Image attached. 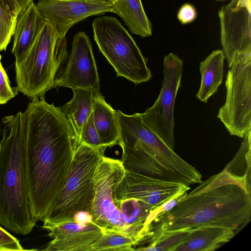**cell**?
Instances as JSON below:
<instances>
[{
	"label": "cell",
	"mask_w": 251,
	"mask_h": 251,
	"mask_svg": "<svg viewBox=\"0 0 251 251\" xmlns=\"http://www.w3.org/2000/svg\"><path fill=\"white\" fill-rule=\"evenodd\" d=\"M23 113L29 196L34 219L44 221L62 189L79 144L59 107L40 97Z\"/></svg>",
	"instance_id": "obj_1"
},
{
	"label": "cell",
	"mask_w": 251,
	"mask_h": 251,
	"mask_svg": "<svg viewBox=\"0 0 251 251\" xmlns=\"http://www.w3.org/2000/svg\"><path fill=\"white\" fill-rule=\"evenodd\" d=\"M68 58L66 35L46 21L24 58L15 64L17 89L30 99L42 97L56 87Z\"/></svg>",
	"instance_id": "obj_4"
},
{
	"label": "cell",
	"mask_w": 251,
	"mask_h": 251,
	"mask_svg": "<svg viewBox=\"0 0 251 251\" xmlns=\"http://www.w3.org/2000/svg\"><path fill=\"white\" fill-rule=\"evenodd\" d=\"M251 0H231L219 11L223 51L229 67L238 55L251 54Z\"/></svg>",
	"instance_id": "obj_11"
},
{
	"label": "cell",
	"mask_w": 251,
	"mask_h": 251,
	"mask_svg": "<svg viewBox=\"0 0 251 251\" xmlns=\"http://www.w3.org/2000/svg\"><path fill=\"white\" fill-rule=\"evenodd\" d=\"M183 62L170 53L163 59L164 79L153 105L141 115L147 126L169 148L174 150V106L181 84Z\"/></svg>",
	"instance_id": "obj_9"
},
{
	"label": "cell",
	"mask_w": 251,
	"mask_h": 251,
	"mask_svg": "<svg viewBox=\"0 0 251 251\" xmlns=\"http://www.w3.org/2000/svg\"><path fill=\"white\" fill-rule=\"evenodd\" d=\"M225 59L223 50H216L200 63L201 82L196 97L200 101L206 103L218 92L223 82Z\"/></svg>",
	"instance_id": "obj_18"
},
{
	"label": "cell",
	"mask_w": 251,
	"mask_h": 251,
	"mask_svg": "<svg viewBox=\"0 0 251 251\" xmlns=\"http://www.w3.org/2000/svg\"><path fill=\"white\" fill-rule=\"evenodd\" d=\"M111 12L122 19L132 33L142 37L151 35V24L141 0H117L112 3Z\"/></svg>",
	"instance_id": "obj_20"
},
{
	"label": "cell",
	"mask_w": 251,
	"mask_h": 251,
	"mask_svg": "<svg viewBox=\"0 0 251 251\" xmlns=\"http://www.w3.org/2000/svg\"><path fill=\"white\" fill-rule=\"evenodd\" d=\"M93 94V116L100 141L106 148L118 145L120 131L116 111L105 101L100 92Z\"/></svg>",
	"instance_id": "obj_17"
},
{
	"label": "cell",
	"mask_w": 251,
	"mask_h": 251,
	"mask_svg": "<svg viewBox=\"0 0 251 251\" xmlns=\"http://www.w3.org/2000/svg\"><path fill=\"white\" fill-rule=\"evenodd\" d=\"M46 21L34 1L18 15L12 50L15 64L19 63L24 58Z\"/></svg>",
	"instance_id": "obj_15"
},
{
	"label": "cell",
	"mask_w": 251,
	"mask_h": 251,
	"mask_svg": "<svg viewBox=\"0 0 251 251\" xmlns=\"http://www.w3.org/2000/svg\"><path fill=\"white\" fill-rule=\"evenodd\" d=\"M189 189V186L183 183L161 180L125 169L117 187L115 198L117 205L121 201L133 199L156 210Z\"/></svg>",
	"instance_id": "obj_10"
},
{
	"label": "cell",
	"mask_w": 251,
	"mask_h": 251,
	"mask_svg": "<svg viewBox=\"0 0 251 251\" xmlns=\"http://www.w3.org/2000/svg\"><path fill=\"white\" fill-rule=\"evenodd\" d=\"M0 141V225L14 233H30L34 219L29 196L23 113L3 118Z\"/></svg>",
	"instance_id": "obj_3"
},
{
	"label": "cell",
	"mask_w": 251,
	"mask_h": 251,
	"mask_svg": "<svg viewBox=\"0 0 251 251\" xmlns=\"http://www.w3.org/2000/svg\"><path fill=\"white\" fill-rule=\"evenodd\" d=\"M23 250L19 240L0 226V251Z\"/></svg>",
	"instance_id": "obj_27"
},
{
	"label": "cell",
	"mask_w": 251,
	"mask_h": 251,
	"mask_svg": "<svg viewBox=\"0 0 251 251\" xmlns=\"http://www.w3.org/2000/svg\"><path fill=\"white\" fill-rule=\"evenodd\" d=\"M105 148L79 143L64 185L57 196L43 226L73 221L79 212L90 214L95 195V174Z\"/></svg>",
	"instance_id": "obj_5"
},
{
	"label": "cell",
	"mask_w": 251,
	"mask_h": 251,
	"mask_svg": "<svg viewBox=\"0 0 251 251\" xmlns=\"http://www.w3.org/2000/svg\"><path fill=\"white\" fill-rule=\"evenodd\" d=\"M226 75V99L217 118L231 135L243 138L251 131V54L238 55Z\"/></svg>",
	"instance_id": "obj_7"
},
{
	"label": "cell",
	"mask_w": 251,
	"mask_h": 251,
	"mask_svg": "<svg viewBox=\"0 0 251 251\" xmlns=\"http://www.w3.org/2000/svg\"><path fill=\"white\" fill-rule=\"evenodd\" d=\"M17 16L0 0V52L5 50L13 36Z\"/></svg>",
	"instance_id": "obj_24"
},
{
	"label": "cell",
	"mask_w": 251,
	"mask_h": 251,
	"mask_svg": "<svg viewBox=\"0 0 251 251\" xmlns=\"http://www.w3.org/2000/svg\"><path fill=\"white\" fill-rule=\"evenodd\" d=\"M251 185L224 169L189 193L170 209L158 214L150 236L183 228L218 226L234 230L251 219Z\"/></svg>",
	"instance_id": "obj_2"
},
{
	"label": "cell",
	"mask_w": 251,
	"mask_h": 251,
	"mask_svg": "<svg viewBox=\"0 0 251 251\" xmlns=\"http://www.w3.org/2000/svg\"><path fill=\"white\" fill-rule=\"evenodd\" d=\"M17 87H12L8 77L3 69L0 56V104L6 103L18 94Z\"/></svg>",
	"instance_id": "obj_26"
},
{
	"label": "cell",
	"mask_w": 251,
	"mask_h": 251,
	"mask_svg": "<svg viewBox=\"0 0 251 251\" xmlns=\"http://www.w3.org/2000/svg\"><path fill=\"white\" fill-rule=\"evenodd\" d=\"M193 228L160 233L149 237L147 247L134 249V251H176L188 238Z\"/></svg>",
	"instance_id": "obj_22"
},
{
	"label": "cell",
	"mask_w": 251,
	"mask_h": 251,
	"mask_svg": "<svg viewBox=\"0 0 251 251\" xmlns=\"http://www.w3.org/2000/svg\"><path fill=\"white\" fill-rule=\"evenodd\" d=\"M251 137V131L245 135L236 155L224 169L230 174L244 179L250 185Z\"/></svg>",
	"instance_id": "obj_23"
},
{
	"label": "cell",
	"mask_w": 251,
	"mask_h": 251,
	"mask_svg": "<svg viewBox=\"0 0 251 251\" xmlns=\"http://www.w3.org/2000/svg\"><path fill=\"white\" fill-rule=\"evenodd\" d=\"M17 16L34 0H2Z\"/></svg>",
	"instance_id": "obj_29"
},
{
	"label": "cell",
	"mask_w": 251,
	"mask_h": 251,
	"mask_svg": "<svg viewBox=\"0 0 251 251\" xmlns=\"http://www.w3.org/2000/svg\"><path fill=\"white\" fill-rule=\"evenodd\" d=\"M125 172L121 160L102 157L95 172V195L90 215L92 221L102 228L132 236L122 221L115 198L117 187Z\"/></svg>",
	"instance_id": "obj_8"
},
{
	"label": "cell",
	"mask_w": 251,
	"mask_h": 251,
	"mask_svg": "<svg viewBox=\"0 0 251 251\" xmlns=\"http://www.w3.org/2000/svg\"><path fill=\"white\" fill-rule=\"evenodd\" d=\"M72 90L73 98L59 108L67 118L79 143L83 126L93 110L94 94L88 89L76 88Z\"/></svg>",
	"instance_id": "obj_19"
},
{
	"label": "cell",
	"mask_w": 251,
	"mask_h": 251,
	"mask_svg": "<svg viewBox=\"0 0 251 251\" xmlns=\"http://www.w3.org/2000/svg\"><path fill=\"white\" fill-rule=\"evenodd\" d=\"M103 234L92 245V251H132L141 243L139 239L120 232L104 229Z\"/></svg>",
	"instance_id": "obj_21"
},
{
	"label": "cell",
	"mask_w": 251,
	"mask_h": 251,
	"mask_svg": "<svg viewBox=\"0 0 251 251\" xmlns=\"http://www.w3.org/2000/svg\"><path fill=\"white\" fill-rule=\"evenodd\" d=\"M80 88L100 92V78L89 37L81 31L73 38L66 67L56 87Z\"/></svg>",
	"instance_id": "obj_12"
},
{
	"label": "cell",
	"mask_w": 251,
	"mask_h": 251,
	"mask_svg": "<svg viewBox=\"0 0 251 251\" xmlns=\"http://www.w3.org/2000/svg\"><path fill=\"white\" fill-rule=\"evenodd\" d=\"M217 1H225L226 0H216Z\"/></svg>",
	"instance_id": "obj_31"
},
{
	"label": "cell",
	"mask_w": 251,
	"mask_h": 251,
	"mask_svg": "<svg viewBox=\"0 0 251 251\" xmlns=\"http://www.w3.org/2000/svg\"><path fill=\"white\" fill-rule=\"evenodd\" d=\"M197 17V12L194 5L186 3L179 8L177 18L179 21L183 25L190 24L194 21Z\"/></svg>",
	"instance_id": "obj_28"
},
{
	"label": "cell",
	"mask_w": 251,
	"mask_h": 251,
	"mask_svg": "<svg viewBox=\"0 0 251 251\" xmlns=\"http://www.w3.org/2000/svg\"><path fill=\"white\" fill-rule=\"evenodd\" d=\"M91 0L100 1H107V2H111L112 3L113 2H115V1H116L117 0Z\"/></svg>",
	"instance_id": "obj_30"
},
{
	"label": "cell",
	"mask_w": 251,
	"mask_h": 251,
	"mask_svg": "<svg viewBox=\"0 0 251 251\" xmlns=\"http://www.w3.org/2000/svg\"><path fill=\"white\" fill-rule=\"evenodd\" d=\"M43 228L52 239L43 250L47 251H92V245L104 232L92 221L84 224L69 221Z\"/></svg>",
	"instance_id": "obj_14"
},
{
	"label": "cell",
	"mask_w": 251,
	"mask_h": 251,
	"mask_svg": "<svg viewBox=\"0 0 251 251\" xmlns=\"http://www.w3.org/2000/svg\"><path fill=\"white\" fill-rule=\"evenodd\" d=\"M235 234L234 230L222 226L194 228L187 240L176 251H213L229 242Z\"/></svg>",
	"instance_id": "obj_16"
},
{
	"label": "cell",
	"mask_w": 251,
	"mask_h": 251,
	"mask_svg": "<svg viewBox=\"0 0 251 251\" xmlns=\"http://www.w3.org/2000/svg\"><path fill=\"white\" fill-rule=\"evenodd\" d=\"M81 143L95 148H106L100 141L94 124L92 112L83 126L79 139V143Z\"/></svg>",
	"instance_id": "obj_25"
},
{
	"label": "cell",
	"mask_w": 251,
	"mask_h": 251,
	"mask_svg": "<svg viewBox=\"0 0 251 251\" xmlns=\"http://www.w3.org/2000/svg\"><path fill=\"white\" fill-rule=\"evenodd\" d=\"M94 39L117 76L136 85L150 81L151 71L132 37L115 17L102 16L92 23Z\"/></svg>",
	"instance_id": "obj_6"
},
{
	"label": "cell",
	"mask_w": 251,
	"mask_h": 251,
	"mask_svg": "<svg viewBox=\"0 0 251 251\" xmlns=\"http://www.w3.org/2000/svg\"><path fill=\"white\" fill-rule=\"evenodd\" d=\"M36 5L43 17L66 35L74 25L87 17L111 12L112 3L91 0H39Z\"/></svg>",
	"instance_id": "obj_13"
}]
</instances>
